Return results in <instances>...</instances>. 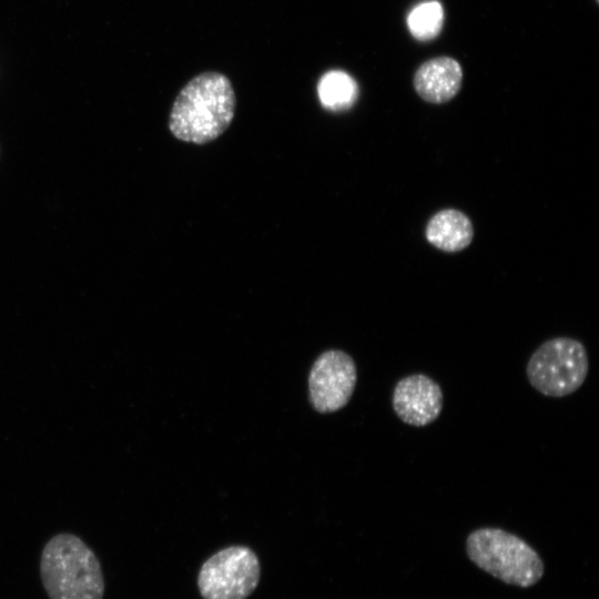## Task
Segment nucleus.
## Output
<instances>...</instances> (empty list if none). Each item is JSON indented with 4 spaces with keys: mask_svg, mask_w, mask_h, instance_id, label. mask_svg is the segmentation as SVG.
<instances>
[{
    "mask_svg": "<svg viewBox=\"0 0 599 599\" xmlns=\"http://www.w3.org/2000/svg\"><path fill=\"white\" fill-rule=\"evenodd\" d=\"M235 105L233 85L226 75L215 71L200 73L176 95L169 129L177 140L206 144L230 126Z\"/></svg>",
    "mask_w": 599,
    "mask_h": 599,
    "instance_id": "f257e3e1",
    "label": "nucleus"
},
{
    "mask_svg": "<svg viewBox=\"0 0 599 599\" xmlns=\"http://www.w3.org/2000/svg\"><path fill=\"white\" fill-rule=\"evenodd\" d=\"M40 577L49 599H103L104 578L93 550L78 536L60 532L47 541Z\"/></svg>",
    "mask_w": 599,
    "mask_h": 599,
    "instance_id": "f03ea898",
    "label": "nucleus"
},
{
    "mask_svg": "<svg viewBox=\"0 0 599 599\" xmlns=\"http://www.w3.org/2000/svg\"><path fill=\"white\" fill-rule=\"evenodd\" d=\"M469 559L493 577L519 587L540 580L544 564L524 539L500 528H479L466 539Z\"/></svg>",
    "mask_w": 599,
    "mask_h": 599,
    "instance_id": "7ed1b4c3",
    "label": "nucleus"
},
{
    "mask_svg": "<svg viewBox=\"0 0 599 599\" xmlns=\"http://www.w3.org/2000/svg\"><path fill=\"white\" fill-rule=\"evenodd\" d=\"M588 372L589 358L583 344L562 336L544 342L526 367L529 384L540 394L556 398L578 390Z\"/></svg>",
    "mask_w": 599,
    "mask_h": 599,
    "instance_id": "20e7f679",
    "label": "nucleus"
},
{
    "mask_svg": "<svg viewBox=\"0 0 599 599\" xmlns=\"http://www.w3.org/2000/svg\"><path fill=\"white\" fill-rule=\"evenodd\" d=\"M260 577L256 554L244 546H231L204 561L197 587L204 599H246L257 587Z\"/></svg>",
    "mask_w": 599,
    "mask_h": 599,
    "instance_id": "39448f33",
    "label": "nucleus"
},
{
    "mask_svg": "<svg viewBox=\"0 0 599 599\" xmlns=\"http://www.w3.org/2000/svg\"><path fill=\"white\" fill-rule=\"evenodd\" d=\"M356 380V365L347 353L338 349L323 353L315 361L308 377L314 408L321 413L343 408L353 395Z\"/></svg>",
    "mask_w": 599,
    "mask_h": 599,
    "instance_id": "423d86ee",
    "label": "nucleus"
},
{
    "mask_svg": "<svg viewBox=\"0 0 599 599\" xmlns=\"http://www.w3.org/2000/svg\"><path fill=\"white\" fill-rule=\"evenodd\" d=\"M444 395L439 384L428 375L417 373L400 378L393 390L392 406L405 424L424 427L440 415Z\"/></svg>",
    "mask_w": 599,
    "mask_h": 599,
    "instance_id": "0eeeda50",
    "label": "nucleus"
},
{
    "mask_svg": "<svg viewBox=\"0 0 599 599\" xmlns=\"http://www.w3.org/2000/svg\"><path fill=\"white\" fill-rule=\"evenodd\" d=\"M413 84L424 101L441 104L454 99L463 85V69L457 60L441 55L423 62L416 70Z\"/></svg>",
    "mask_w": 599,
    "mask_h": 599,
    "instance_id": "6e6552de",
    "label": "nucleus"
},
{
    "mask_svg": "<svg viewBox=\"0 0 599 599\" xmlns=\"http://www.w3.org/2000/svg\"><path fill=\"white\" fill-rule=\"evenodd\" d=\"M426 240L436 248L454 253L466 248L473 241L474 227L463 212L446 209L435 213L425 229Z\"/></svg>",
    "mask_w": 599,
    "mask_h": 599,
    "instance_id": "1a4fd4ad",
    "label": "nucleus"
},
{
    "mask_svg": "<svg viewBox=\"0 0 599 599\" xmlns=\"http://www.w3.org/2000/svg\"><path fill=\"white\" fill-rule=\"evenodd\" d=\"M317 91L323 105L332 110L351 106L358 94L354 79L338 70L325 73L318 82Z\"/></svg>",
    "mask_w": 599,
    "mask_h": 599,
    "instance_id": "9d476101",
    "label": "nucleus"
},
{
    "mask_svg": "<svg viewBox=\"0 0 599 599\" xmlns=\"http://www.w3.org/2000/svg\"><path fill=\"white\" fill-rule=\"evenodd\" d=\"M444 23L443 7L437 1L420 3L414 8L408 18L407 24L410 33L419 41H429L436 38Z\"/></svg>",
    "mask_w": 599,
    "mask_h": 599,
    "instance_id": "9b49d317",
    "label": "nucleus"
},
{
    "mask_svg": "<svg viewBox=\"0 0 599 599\" xmlns=\"http://www.w3.org/2000/svg\"><path fill=\"white\" fill-rule=\"evenodd\" d=\"M596 1L598 2L599 0H596Z\"/></svg>",
    "mask_w": 599,
    "mask_h": 599,
    "instance_id": "f8f14e48",
    "label": "nucleus"
}]
</instances>
